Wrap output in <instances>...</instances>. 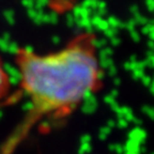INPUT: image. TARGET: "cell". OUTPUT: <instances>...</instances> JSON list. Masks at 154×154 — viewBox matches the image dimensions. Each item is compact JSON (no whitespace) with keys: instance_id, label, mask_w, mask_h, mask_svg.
<instances>
[{"instance_id":"cell-2","label":"cell","mask_w":154,"mask_h":154,"mask_svg":"<svg viewBox=\"0 0 154 154\" xmlns=\"http://www.w3.org/2000/svg\"><path fill=\"white\" fill-rule=\"evenodd\" d=\"M12 89V80L11 76L5 69L3 61L0 58V102L7 97Z\"/></svg>"},{"instance_id":"cell-1","label":"cell","mask_w":154,"mask_h":154,"mask_svg":"<svg viewBox=\"0 0 154 154\" xmlns=\"http://www.w3.org/2000/svg\"><path fill=\"white\" fill-rule=\"evenodd\" d=\"M13 61L28 112L10 136L5 154L12 153L35 125L70 117L103 87V67L93 33L78 34L47 54L18 48Z\"/></svg>"}]
</instances>
